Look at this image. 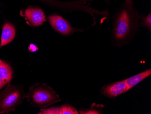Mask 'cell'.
<instances>
[{"label":"cell","mask_w":151,"mask_h":114,"mask_svg":"<svg viewBox=\"0 0 151 114\" xmlns=\"http://www.w3.org/2000/svg\"><path fill=\"white\" fill-rule=\"evenodd\" d=\"M47 18L52 28L63 35H70L75 30L66 20L59 15L53 14Z\"/></svg>","instance_id":"4"},{"label":"cell","mask_w":151,"mask_h":114,"mask_svg":"<svg viewBox=\"0 0 151 114\" xmlns=\"http://www.w3.org/2000/svg\"><path fill=\"white\" fill-rule=\"evenodd\" d=\"M37 47L35 46H34V45H31L29 47V50L31 52H35V51L37 50Z\"/></svg>","instance_id":"16"},{"label":"cell","mask_w":151,"mask_h":114,"mask_svg":"<svg viewBox=\"0 0 151 114\" xmlns=\"http://www.w3.org/2000/svg\"><path fill=\"white\" fill-rule=\"evenodd\" d=\"M13 72L10 65L6 62H0V77L7 83L11 81L12 78Z\"/></svg>","instance_id":"9"},{"label":"cell","mask_w":151,"mask_h":114,"mask_svg":"<svg viewBox=\"0 0 151 114\" xmlns=\"http://www.w3.org/2000/svg\"><path fill=\"white\" fill-rule=\"evenodd\" d=\"M139 15L132 0H125L113 18L111 39L113 45L121 47L134 38L139 28Z\"/></svg>","instance_id":"1"},{"label":"cell","mask_w":151,"mask_h":114,"mask_svg":"<svg viewBox=\"0 0 151 114\" xmlns=\"http://www.w3.org/2000/svg\"><path fill=\"white\" fill-rule=\"evenodd\" d=\"M7 82L4 81V80H2L1 77H0V89L3 87L4 86H5L6 84H7Z\"/></svg>","instance_id":"15"},{"label":"cell","mask_w":151,"mask_h":114,"mask_svg":"<svg viewBox=\"0 0 151 114\" xmlns=\"http://www.w3.org/2000/svg\"><path fill=\"white\" fill-rule=\"evenodd\" d=\"M38 114H61V107H51L49 108L41 109Z\"/></svg>","instance_id":"12"},{"label":"cell","mask_w":151,"mask_h":114,"mask_svg":"<svg viewBox=\"0 0 151 114\" xmlns=\"http://www.w3.org/2000/svg\"><path fill=\"white\" fill-rule=\"evenodd\" d=\"M139 25L142 28H146L150 33L151 31V13H149L146 16L139 15Z\"/></svg>","instance_id":"10"},{"label":"cell","mask_w":151,"mask_h":114,"mask_svg":"<svg viewBox=\"0 0 151 114\" xmlns=\"http://www.w3.org/2000/svg\"><path fill=\"white\" fill-rule=\"evenodd\" d=\"M61 114H78V110L69 105H63L61 106Z\"/></svg>","instance_id":"11"},{"label":"cell","mask_w":151,"mask_h":114,"mask_svg":"<svg viewBox=\"0 0 151 114\" xmlns=\"http://www.w3.org/2000/svg\"><path fill=\"white\" fill-rule=\"evenodd\" d=\"M16 29L13 25L6 23L3 25L0 47L6 46L12 41L16 36Z\"/></svg>","instance_id":"7"},{"label":"cell","mask_w":151,"mask_h":114,"mask_svg":"<svg viewBox=\"0 0 151 114\" xmlns=\"http://www.w3.org/2000/svg\"><path fill=\"white\" fill-rule=\"evenodd\" d=\"M41 1L46 3H48L50 5L56 6L58 7H61L63 4L62 2L57 1L56 0H41Z\"/></svg>","instance_id":"14"},{"label":"cell","mask_w":151,"mask_h":114,"mask_svg":"<svg viewBox=\"0 0 151 114\" xmlns=\"http://www.w3.org/2000/svg\"><path fill=\"white\" fill-rule=\"evenodd\" d=\"M25 97L22 88L9 85L0 93V113L15 110Z\"/></svg>","instance_id":"3"},{"label":"cell","mask_w":151,"mask_h":114,"mask_svg":"<svg viewBox=\"0 0 151 114\" xmlns=\"http://www.w3.org/2000/svg\"><path fill=\"white\" fill-rule=\"evenodd\" d=\"M1 60H0V62H1Z\"/></svg>","instance_id":"18"},{"label":"cell","mask_w":151,"mask_h":114,"mask_svg":"<svg viewBox=\"0 0 151 114\" xmlns=\"http://www.w3.org/2000/svg\"><path fill=\"white\" fill-rule=\"evenodd\" d=\"M151 69L149 68L141 73L136 75L134 76L129 77L124 80L127 89L126 91H128L130 89H132L133 87L141 82L143 80L151 76Z\"/></svg>","instance_id":"8"},{"label":"cell","mask_w":151,"mask_h":114,"mask_svg":"<svg viewBox=\"0 0 151 114\" xmlns=\"http://www.w3.org/2000/svg\"><path fill=\"white\" fill-rule=\"evenodd\" d=\"M96 105L94 106V108H93V107L91 106V108L90 109L81 110L80 113V114H101V111H99L96 108Z\"/></svg>","instance_id":"13"},{"label":"cell","mask_w":151,"mask_h":114,"mask_svg":"<svg viewBox=\"0 0 151 114\" xmlns=\"http://www.w3.org/2000/svg\"><path fill=\"white\" fill-rule=\"evenodd\" d=\"M127 86L124 80L105 85L101 88V95L109 98H114L126 93Z\"/></svg>","instance_id":"5"},{"label":"cell","mask_w":151,"mask_h":114,"mask_svg":"<svg viewBox=\"0 0 151 114\" xmlns=\"http://www.w3.org/2000/svg\"><path fill=\"white\" fill-rule=\"evenodd\" d=\"M25 97L31 105L41 108L61 101L58 95L52 87L41 83L30 87Z\"/></svg>","instance_id":"2"},{"label":"cell","mask_w":151,"mask_h":114,"mask_svg":"<svg viewBox=\"0 0 151 114\" xmlns=\"http://www.w3.org/2000/svg\"><path fill=\"white\" fill-rule=\"evenodd\" d=\"M103 1H105L107 4H109L110 3V2H111V0H103Z\"/></svg>","instance_id":"17"},{"label":"cell","mask_w":151,"mask_h":114,"mask_svg":"<svg viewBox=\"0 0 151 114\" xmlns=\"http://www.w3.org/2000/svg\"><path fill=\"white\" fill-rule=\"evenodd\" d=\"M27 21L33 26L42 25L46 21L45 16L42 10L36 7H29L24 12Z\"/></svg>","instance_id":"6"}]
</instances>
